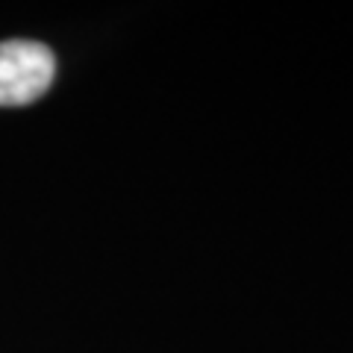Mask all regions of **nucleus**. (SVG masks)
Wrapping results in <instances>:
<instances>
[{"label":"nucleus","instance_id":"nucleus-1","mask_svg":"<svg viewBox=\"0 0 353 353\" xmlns=\"http://www.w3.org/2000/svg\"><path fill=\"white\" fill-rule=\"evenodd\" d=\"M57 59L48 44L12 39L0 41V106H27L48 92Z\"/></svg>","mask_w":353,"mask_h":353}]
</instances>
